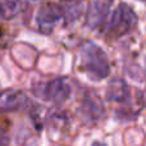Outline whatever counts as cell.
I'll return each instance as SVG.
<instances>
[{"label":"cell","mask_w":146,"mask_h":146,"mask_svg":"<svg viewBox=\"0 0 146 146\" xmlns=\"http://www.w3.org/2000/svg\"><path fill=\"white\" fill-rule=\"evenodd\" d=\"M92 146H106V145L103 144V142H98V141H96V142H94V144H92Z\"/></svg>","instance_id":"7c38bea8"},{"label":"cell","mask_w":146,"mask_h":146,"mask_svg":"<svg viewBox=\"0 0 146 146\" xmlns=\"http://www.w3.org/2000/svg\"><path fill=\"white\" fill-rule=\"evenodd\" d=\"M32 91L37 98L55 104H63L71 96V86L66 78H54L45 83H36Z\"/></svg>","instance_id":"7a4b0ae2"},{"label":"cell","mask_w":146,"mask_h":146,"mask_svg":"<svg viewBox=\"0 0 146 146\" xmlns=\"http://www.w3.org/2000/svg\"><path fill=\"white\" fill-rule=\"evenodd\" d=\"M81 64L82 69L92 80H104L110 72L105 53L91 41L83 44L81 48Z\"/></svg>","instance_id":"6da1fadb"},{"label":"cell","mask_w":146,"mask_h":146,"mask_svg":"<svg viewBox=\"0 0 146 146\" xmlns=\"http://www.w3.org/2000/svg\"><path fill=\"white\" fill-rule=\"evenodd\" d=\"M9 145V136L7 131L0 128V146H8Z\"/></svg>","instance_id":"8fae6325"},{"label":"cell","mask_w":146,"mask_h":146,"mask_svg":"<svg viewBox=\"0 0 146 146\" xmlns=\"http://www.w3.org/2000/svg\"><path fill=\"white\" fill-rule=\"evenodd\" d=\"M64 17V10L60 4H55V3H45L40 7L36 15V22H37V27L40 32L51 33L59 21Z\"/></svg>","instance_id":"277c9868"},{"label":"cell","mask_w":146,"mask_h":146,"mask_svg":"<svg viewBox=\"0 0 146 146\" xmlns=\"http://www.w3.org/2000/svg\"><path fill=\"white\" fill-rule=\"evenodd\" d=\"M82 111L90 119H99L104 111L103 104L100 103L98 96H95L94 94H87L82 101Z\"/></svg>","instance_id":"ba28073f"},{"label":"cell","mask_w":146,"mask_h":146,"mask_svg":"<svg viewBox=\"0 0 146 146\" xmlns=\"http://www.w3.org/2000/svg\"><path fill=\"white\" fill-rule=\"evenodd\" d=\"M81 3H66L63 5L64 10V18L67 19V22H73L76 18H78L81 13Z\"/></svg>","instance_id":"30bf717a"},{"label":"cell","mask_w":146,"mask_h":146,"mask_svg":"<svg viewBox=\"0 0 146 146\" xmlns=\"http://www.w3.org/2000/svg\"><path fill=\"white\" fill-rule=\"evenodd\" d=\"M30 103L31 101L23 91L15 88L5 90L0 94V113L19 110L27 106Z\"/></svg>","instance_id":"5b68a950"},{"label":"cell","mask_w":146,"mask_h":146,"mask_svg":"<svg viewBox=\"0 0 146 146\" xmlns=\"http://www.w3.org/2000/svg\"><path fill=\"white\" fill-rule=\"evenodd\" d=\"M110 1H92L88 5L86 25L91 28H98L105 22V18L109 13Z\"/></svg>","instance_id":"8992f818"},{"label":"cell","mask_w":146,"mask_h":146,"mask_svg":"<svg viewBox=\"0 0 146 146\" xmlns=\"http://www.w3.org/2000/svg\"><path fill=\"white\" fill-rule=\"evenodd\" d=\"M136 23L137 18L132 8L127 4H121L114 10L110 22L106 27V32L111 37H121L133 30Z\"/></svg>","instance_id":"3957f363"},{"label":"cell","mask_w":146,"mask_h":146,"mask_svg":"<svg viewBox=\"0 0 146 146\" xmlns=\"http://www.w3.org/2000/svg\"><path fill=\"white\" fill-rule=\"evenodd\" d=\"M27 5L26 3L13 1V0H0V18L1 19H12Z\"/></svg>","instance_id":"9c48e42d"},{"label":"cell","mask_w":146,"mask_h":146,"mask_svg":"<svg viewBox=\"0 0 146 146\" xmlns=\"http://www.w3.org/2000/svg\"><path fill=\"white\" fill-rule=\"evenodd\" d=\"M106 96H108L109 101L121 104V105H127V104L131 103L129 87L121 78H113L110 81L108 90H106Z\"/></svg>","instance_id":"52a82bcc"}]
</instances>
